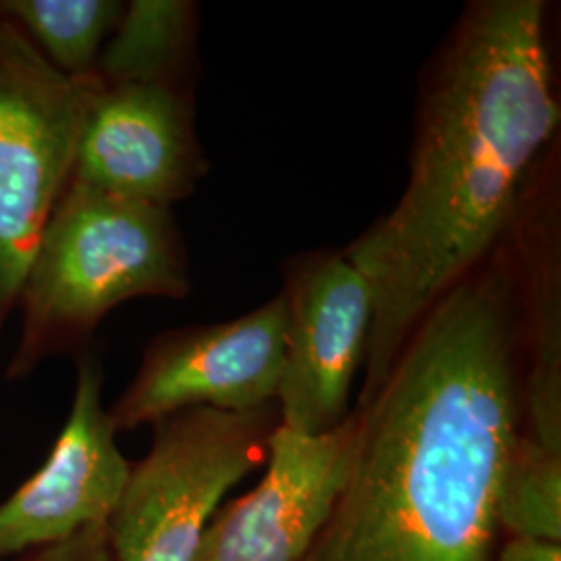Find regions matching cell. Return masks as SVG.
Returning <instances> with one entry per match:
<instances>
[{
    "label": "cell",
    "mask_w": 561,
    "mask_h": 561,
    "mask_svg": "<svg viewBox=\"0 0 561 561\" xmlns=\"http://www.w3.org/2000/svg\"><path fill=\"white\" fill-rule=\"evenodd\" d=\"M190 291L169 208L69 183L21 283V340L7 379H25L44 358L67 352L121 301Z\"/></svg>",
    "instance_id": "3957f363"
},
{
    "label": "cell",
    "mask_w": 561,
    "mask_h": 561,
    "mask_svg": "<svg viewBox=\"0 0 561 561\" xmlns=\"http://www.w3.org/2000/svg\"><path fill=\"white\" fill-rule=\"evenodd\" d=\"M194 4L134 0L102 48L94 73L104 83H171L194 32Z\"/></svg>",
    "instance_id": "8fae6325"
},
{
    "label": "cell",
    "mask_w": 561,
    "mask_h": 561,
    "mask_svg": "<svg viewBox=\"0 0 561 561\" xmlns=\"http://www.w3.org/2000/svg\"><path fill=\"white\" fill-rule=\"evenodd\" d=\"M192 121L171 83H104L85 106L69 183L171 208L202 175Z\"/></svg>",
    "instance_id": "30bf717a"
},
{
    "label": "cell",
    "mask_w": 561,
    "mask_h": 561,
    "mask_svg": "<svg viewBox=\"0 0 561 561\" xmlns=\"http://www.w3.org/2000/svg\"><path fill=\"white\" fill-rule=\"evenodd\" d=\"M558 125L545 4L477 2L424 96L400 202L343 252L375 304L360 398L426 312L495 250Z\"/></svg>",
    "instance_id": "7a4b0ae2"
},
{
    "label": "cell",
    "mask_w": 561,
    "mask_h": 561,
    "mask_svg": "<svg viewBox=\"0 0 561 561\" xmlns=\"http://www.w3.org/2000/svg\"><path fill=\"white\" fill-rule=\"evenodd\" d=\"M99 76L67 78L0 18V335L73 171Z\"/></svg>",
    "instance_id": "5b68a950"
},
{
    "label": "cell",
    "mask_w": 561,
    "mask_h": 561,
    "mask_svg": "<svg viewBox=\"0 0 561 561\" xmlns=\"http://www.w3.org/2000/svg\"><path fill=\"white\" fill-rule=\"evenodd\" d=\"M283 298L287 321L277 393L280 426L324 435L352 414V385L375 319L373 291L341 252L306 262Z\"/></svg>",
    "instance_id": "52a82bcc"
},
{
    "label": "cell",
    "mask_w": 561,
    "mask_h": 561,
    "mask_svg": "<svg viewBox=\"0 0 561 561\" xmlns=\"http://www.w3.org/2000/svg\"><path fill=\"white\" fill-rule=\"evenodd\" d=\"M277 403L248 412L192 408L154 422L106 522L113 561H194L221 500L266 456Z\"/></svg>",
    "instance_id": "277c9868"
},
{
    "label": "cell",
    "mask_w": 561,
    "mask_h": 561,
    "mask_svg": "<svg viewBox=\"0 0 561 561\" xmlns=\"http://www.w3.org/2000/svg\"><path fill=\"white\" fill-rule=\"evenodd\" d=\"M20 561H113L106 524L85 528L59 545L21 556Z\"/></svg>",
    "instance_id": "5bb4252c"
},
{
    "label": "cell",
    "mask_w": 561,
    "mask_h": 561,
    "mask_svg": "<svg viewBox=\"0 0 561 561\" xmlns=\"http://www.w3.org/2000/svg\"><path fill=\"white\" fill-rule=\"evenodd\" d=\"M356 443V414L324 435L277 426L261 484L222 507L194 561H301L340 497Z\"/></svg>",
    "instance_id": "9c48e42d"
},
{
    "label": "cell",
    "mask_w": 561,
    "mask_h": 561,
    "mask_svg": "<svg viewBox=\"0 0 561 561\" xmlns=\"http://www.w3.org/2000/svg\"><path fill=\"white\" fill-rule=\"evenodd\" d=\"M524 370L510 273H472L356 403L347 481L301 561H495Z\"/></svg>",
    "instance_id": "6da1fadb"
},
{
    "label": "cell",
    "mask_w": 561,
    "mask_h": 561,
    "mask_svg": "<svg viewBox=\"0 0 561 561\" xmlns=\"http://www.w3.org/2000/svg\"><path fill=\"white\" fill-rule=\"evenodd\" d=\"M497 524L505 539L561 542V451L520 435L500 482Z\"/></svg>",
    "instance_id": "4fadbf2b"
},
{
    "label": "cell",
    "mask_w": 561,
    "mask_h": 561,
    "mask_svg": "<svg viewBox=\"0 0 561 561\" xmlns=\"http://www.w3.org/2000/svg\"><path fill=\"white\" fill-rule=\"evenodd\" d=\"M101 362L81 356L69 419L41 470L0 503V561L67 541L106 524L131 463L102 405Z\"/></svg>",
    "instance_id": "ba28073f"
},
{
    "label": "cell",
    "mask_w": 561,
    "mask_h": 561,
    "mask_svg": "<svg viewBox=\"0 0 561 561\" xmlns=\"http://www.w3.org/2000/svg\"><path fill=\"white\" fill-rule=\"evenodd\" d=\"M285 298L236 321L162 333L108 410L119 431L192 408L248 412L275 403L285 358Z\"/></svg>",
    "instance_id": "8992f818"
},
{
    "label": "cell",
    "mask_w": 561,
    "mask_h": 561,
    "mask_svg": "<svg viewBox=\"0 0 561 561\" xmlns=\"http://www.w3.org/2000/svg\"><path fill=\"white\" fill-rule=\"evenodd\" d=\"M123 9L115 0H2L0 18L62 76L83 78L94 73Z\"/></svg>",
    "instance_id": "7c38bea8"
},
{
    "label": "cell",
    "mask_w": 561,
    "mask_h": 561,
    "mask_svg": "<svg viewBox=\"0 0 561 561\" xmlns=\"http://www.w3.org/2000/svg\"><path fill=\"white\" fill-rule=\"evenodd\" d=\"M495 561H561V542L503 539Z\"/></svg>",
    "instance_id": "9a60e30c"
}]
</instances>
